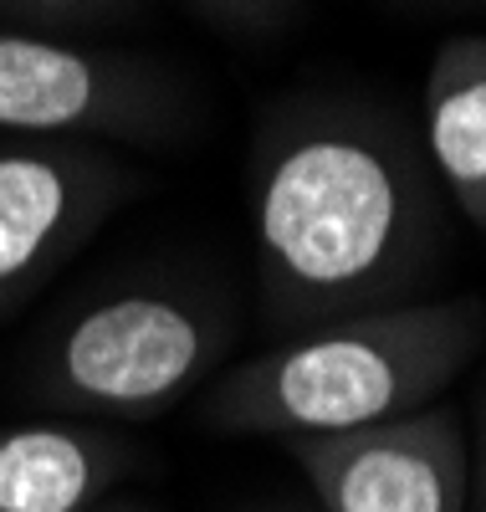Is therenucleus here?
Segmentation results:
<instances>
[{"instance_id": "obj_14", "label": "nucleus", "mask_w": 486, "mask_h": 512, "mask_svg": "<svg viewBox=\"0 0 486 512\" xmlns=\"http://www.w3.org/2000/svg\"><path fill=\"white\" fill-rule=\"evenodd\" d=\"M430 6H476V0H430Z\"/></svg>"}, {"instance_id": "obj_6", "label": "nucleus", "mask_w": 486, "mask_h": 512, "mask_svg": "<svg viewBox=\"0 0 486 512\" xmlns=\"http://www.w3.org/2000/svg\"><path fill=\"white\" fill-rule=\"evenodd\" d=\"M287 451L318 512H471V436L440 400Z\"/></svg>"}, {"instance_id": "obj_3", "label": "nucleus", "mask_w": 486, "mask_h": 512, "mask_svg": "<svg viewBox=\"0 0 486 512\" xmlns=\"http://www.w3.org/2000/svg\"><path fill=\"white\" fill-rule=\"evenodd\" d=\"M231 338L236 318L210 287L118 282L41 333L26 390L67 420H159L215 374Z\"/></svg>"}, {"instance_id": "obj_9", "label": "nucleus", "mask_w": 486, "mask_h": 512, "mask_svg": "<svg viewBox=\"0 0 486 512\" xmlns=\"http://www.w3.org/2000/svg\"><path fill=\"white\" fill-rule=\"evenodd\" d=\"M139 0H0V21L31 26V31H87L128 16Z\"/></svg>"}, {"instance_id": "obj_4", "label": "nucleus", "mask_w": 486, "mask_h": 512, "mask_svg": "<svg viewBox=\"0 0 486 512\" xmlns=\"http://www.w3.org/2000/svg\"><path fill=\"white\" fill-rule=\"evenodd\" d=\"M200 118L180 72L82 36L0 21V134L174 144Z\"/></svg>"}, {"instance_id": "obj_8", "label": "nucleus", "mask_w": 486, "mask_h": 512, "mask_svg": "<svg viewBox=\"0 0 486 512\" xmlns=\"http://www.w3.org/2000/svg\"><path fill=\"white\" fill-rule=\"evenodd\" d=\"M420 144L440 195L486 241V31L446 36L425 72Z\"/></svg>"}, {"instance_id": "obj_2", "label": "nucleus", "mask_w": 486, "mask_h": 512, "mask_svg": "<svg viewBox=\"0 0 486 512\" xmlns=\"http://www.w3.org/2000/svg\"><path fill=\"white\" fill-rule=\"evenodd\" d=\"M486 344L481 297H420V303L353 313L287 333L267 354L226 369L210 395V425L282 446L384 425L435 405Z\"/></svg>"}, {"instance_id": "obj_10", "label": "nucleus", "mask_w": 486, "mask_h": 512, "mask_svg": "<svg viewBox=\"0 0 486 512\" xmlns=\"http://www.w3.org/2000/svg\"><path fill=\"white\" fill-rule=\"evenodd\" d=\"M185 6L231 36H267L302 16V0H185Z\"/></svg>"}, {"instance_id": "obj_7", "label": "nucleus", "mask_w": 486, "mask_h": 512, "mask_svg": "<svg viewBox=\"0 0 486 512\" xmlns=\"http://www.w3.org/2000/svg\"><path fill=\"white\" fill-rule=\"evenodd\" d=\"M139 466V446L98 420L0 425V512H98Z\"/></svg>"}, {"instance_id": "obj_12", "label": "nucleus", "mask_w": 486, "mask_h": 512, "mask_svg": "<svg viewBox=\"0 0 486 512\" xmlns=\"http://www.w3.org/2000/svg\"><path fill=\"white\" fill-rule=\"evenodd\" d=\"M98 512H154L149 502H103Z\"/></svg>"}, {"instance_id": "obj_13", "label": "nucleus", "mask_w": 486, "mask_h": 512, "mask_svg": "<svg viewBox=\"0 0 486 512\" xmlns=\"http://www.w3.org/2000/svg\"><path fill=\"white\" fill-rule=\"evenodd\" d=\"M471 512H486V482H471Z\"/></svg>"}, {"instance_id": "obj_11", "label": "nucleus", "mask_w": 486, "mask_h": 512, "mask_svg": "<svg viewBox=\"0 0 486 512\" xmlns=\"http://www.w3.org/2000/svg\"><path fill=\"white\" fill-rule=\"evenodd\" d=\"M471 482H486V384L476 400V436H471Z\"/></svg>"}, {"instance_id": "obj_1", "label": "nucleus", "mask_w": 486, "mask_h": 512, "mask_svg": "<svg viewBox=\"0 0 486 512\" xmlns=\"http://www.w3.org/2000/svg\"><path fill=\"white\" fill-rule=\"evenodd\" d=\"M256 303L272 333L420 303L451 256V200L420 128L394 108L313 93L251 144Z\"/></svg>"}, {"instance_id": "obj_5", "label": "nucleus", "mask_w": 486, "mask_h": 512, "mask_svg": "<svg viewBox=\"0 0 486 512\" xmlns=\"http://www.w3.org/2000/svg\"><path fill=\"white\" fill-rule=\"evenodd\" d=\"M139 185L118 144L0 134V318L26 308Z\"/></svg>"}]
</instances>
